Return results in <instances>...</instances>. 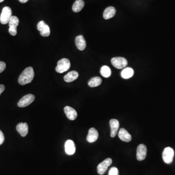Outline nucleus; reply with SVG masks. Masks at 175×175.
Instances as JSON below:
<instances>
[{
    "label": "nucleus",
    "instance_id": "nucleus-4",
    "mask_svg": "<svg viewBox=\"0 0 175 175\" xmlns=\"http://www.w3.org/2000/svg\"><path fill=\"white\" fill-rule=\"evenodd\" d=\"M174 156V151L172 148L167 147L164 148L162 153V159L167 164H170L173 161Z\"/></svg>",
    "mask_w": 175,
    "mask_h": 175
},
{
    "label": "nucleus",
    "instance_id": "nucleus-14",
    "mask_svg": "<svg viewBox=\"0 0 175 175\" xmlns=\"http://www.w3.org/2000/svg\"><path fill=\"white\" fill-rule=\"evenodd\" d=\"M16 129L22 137H25L28 132V126L26 122H20L17 126Z\"/></svg>",
    "mask_w": 175,
    "mask_h": 175
},
{
    "label": "nucleus",
    "instance_id": "nucleus-19",
    "mask_svg": "<svg viewBox=\"0 0 175 175\" xmlns=\"http://www.w3.org/2000/svg\"><path fill=\"white\" fill-rule=\"evenodd\" d=\"M78 76V72L72 71L68 72L67 74H66L64 77V80L66 82H72L76 80Z\"/></svg>",
    "mask_w": 175,
    "mask_h": 175
},
{
    "label": "nucleus",
    "instance_id": "nucleus-7",
    "mask_svg": "<svg viewBox=\"0 0 175 175\" xmlns=\"http://www.w3.org/2000/svg\"><path fill=\"white\" fill-rule=\"evenodd\" d=\"M35 96L32 94H28L23 96L18 103V106L24 108L30 105L34 101Z\"/></svg>",
    "mask_w": 175,
    "mask_h": 175
},
{
    "label": "nucleus",
    "instance_id": "nucleus-26",
    "mask_svg": "<svg viewBox=\"0 0 175 175\" xmlns=\"http://www.w3.org/2000/svg\"><path fill=\"white\" fill-rule=\"evenodd\" d=\"M4 136L2 131L0 130V145H1L4 142Z\"/></svg>",
    "mask_w": 175,
    "mask_h": 175
},
{
    "label": "nucleus",
    "instance_id": "nucleus-12",
    "mask_svg": "<svg viewBox=\"0 0 175 175\" xmlns=\"http://www.w3.org/2000/svg\"><path fill=\"white\" fill-rule=\"evenodd\" d=\"M64 111L67 118L70 120H74L78 117L77 111L71 107L66 106L64 108Z\"/></svg>",
    "mask_w": 175,
    "mask_h": 175
},
{
    "label": "nucleus",
    "instance_id": "nucleus-20",
    "mask_svg": "<svg viewBox=\"0 0 175 175\" xmlns=\"http://www.w3.org/2000/svg\"><path fill=\"white\" fill-rule=\"evenodd\" d=\"M84 4L83 0H76L72 6V11L75 13L80 12L84 7Z\"/></svg>",
    "mask_w": 175,
    "mask_h": 175
},
{
    "label": "nucleus",
    "instance_id": "nucleus-1",
    "mask_svg": "<svg viewBox=\"0 0 175 175\" xmlns=\"http://www.w3.org/2000/svg\"><path fill=\"white\" fill-rule=\"evenodd\" d=\"M35 73L33 68L28 67L21 73L18 78V82L21 85H25L32 82Z\"/></svg>",
    "mask_w": 175,
    "mask_h": 175
},
{
    "label": "nucleus",
    "instance_id": "nucleus-27",
    "mask_svg": "<svg viewBox=\"0 0 175 175\" xmlns=\"http://www.w3.org/2000/svg\"><path fill=\"white\" fill-rule=\"evenodd\" d=\"M4 90H5L4 86L2 84L0 85V95L4 91Z\"/></svg>",
    "mask_w": 175,
    "mask_h": 175
},
{
    "label": "nucleus",
    "instance_id": "nucleus-10",
    "mask_svg": "<svg viewBox=\"0 0 175 175\" xmlns=\"http://www.w3.org/2000/svg\"><path fill=\"white\" fill-rule=\"evenodd\" d=\"M147 148L144 144H140L137 149V159L139 161H142L146 159L147 154Z\"/></svg>",
    "mask_w": 175,
    "mask_h": 175
},
{
    "label": "nucleus",
    "instance_id": "nucleus-18",
    "mask_svg": "<svg viewBox=\"0 0 175 175\" xmlns=\"http://www.w3.org/2000/svg\"><path fill=\"white\" fill-rule=\"evenodd\" d=\"M116 13V9L113 7H108L103 13V18L105 20H108L113 17Z\"/></svg>",
    "mask_w": 175,
    "mask_h": 175
},
{
    "label": "nucleus",
    "instance_id": "nucleus-13",
    "mask_svg": "<svg viewBox=\"0 0 175 175\" xmlns=\"http://www.w3.org/2000/svg\"><path fill=\"white\" fill-rule=\"evenodd\" d=\"M98 138V132L94 128H92L89 130V132L87 137V140L88 142H93L96 141Z\"/></svg>",
    "mask_w": 175,
    "mask_h": 175
},
{
    "label": "nucleus",
    "instance_id": "nucleus-3",
    "mask_svg": "<svg viewBox=\"0 0 175 175\" xmlns=\"http://www.w3.org/2000/svg\"><path fill=\"white\" fill-rule=\"evenodd\" d=\"M12 10L9 7H6L3 8L1 14L0 16V22L2 24L9 23L12 17Z\"/></svg>",
    "mask_w": 175,
    "mask_h": 175
},
{
    "label": "nucleus",
    "instance_id": "nucleus-16",
    "mask_svg": "<svg viewBox=\"0 0 175 175\" xmlns=\"http://www.w3.org/2000/svg\"><path fill=\"white\" fill-rule=\"evenodd\" d=\"M118 136L122 141L125 142H129L132 139L131 135L124 128H121L120 129L119 132L118 133Z\"/></svg>",
    "mask_w": 175,
    "mask_h": 175
},
{
    "label": "nucleus",
    "instance_id": "nucleus-24",
    "mask_svg": "<svg viewBox=\"0 0 175 175\" xmlns=\"http://www.w3.org/2000/svg\"><path fill=\"white\" fill-rule=\"evenodd\" d=\"M119 172H118V169L115 167L111 168V169L109 170L108 175H118Z\"/></svg>",
    "mask_w": 175,
    "mask_h": 175
},
{
    "label": "nucleus",
    "instance_id": "nucleus-21",
    "mask_svg": "<svg viewBox=\"0 0 175 175\" xmlns=\"http://www.w3.org/2000/svg\"><path fill=\"white\" fill-rule=\"evenodd\" d=\"M102 79L100 77H96L92 78L88 82V85L90 87L93 88L98 86L102 83Z\"/></svg>",
    "mask_w": 175,
    "mask_h": 175
},
{
    "label": "nucleus",
    "instance_id": "nucleus-25",
    "mask_svg": "<svg viewBox=\"0 0 175 175\" xmlns=\"http://www.w3.org/2000/svg\"><path fill=\"white\" fill-rule=\"evenodd\" d=\"M6 68V63L3 61H0V73H2Z\"/></svg>",
    "mask_w": 175,
    "mask_h": 175
},
{
    "label": "nucleus",
    "instance_id": "nucleus-5",
    "mask_svg": "<svg viewBox=\"0 0 175 175\" xmlns=\"http://www.w3.org/2000/svg\"><path fill=\"white\" fill-rule=\"evenodd\" d=\"M9 33L13 36H15L17 34L18 25H19V20L17 17L12 16L10 21L9 22Z\"/></svg>",
    "mask_w": 175,
    "mask_h": 175
},
{
    "label": "nucleus",
    "instance_id": "nucleus-2",
    "mask_svg": "<svg viewBox=\"0 0 175 175\" xmlns=\"http://www.w3.org/2000/svg\"><path fill=\"white\" fill-rule=\"evenodd\" d=\"M70 67L71 63L69 59L66 58H62L58 62L56 71L57 72L62 73L67 71L70 69Z\"/></svg>",
    "mask_w": 175,
    "mask_h": 175
},
{
    "label": "nucleus",
    "instance_id": "nucleus-29",
    "mask_svg": "<svg viewBox=\"0 0 175 175\" xmlns=\"http://www.w3.org/2000/svg\"><path fill=\"white\" fill-rule=\"evenodd\" d=\"M4 0H0V3L1 2H2L4 1Z\"/></svg>",
    "mask_w": 175,
    "mask_h": 175
},
{
    "label": "nucleus",
    "instance_id": "nucleus-9",
    "mask_svg": "<svg viewBox=\"0 0 175 175\" xmlns=\"http://www.w3.org/2000/svg\"><path fill=\"white\" fill-rule=\"evenodd\" d=\"M112 159L108 158L104 160L102 162L100 163L97 168L98 173L101 175L105 174V172H106V171L107 170L108 166L112 164Z\"/></svg>",
    "mask_w": 175,
    "mask_h": 175
},
{
    "label": "nucleus",
    "instance_id": "nucleus-6",
    "mask_svg": "<svg viewBox=\"0 0 175 175\" xmlns=\"http://www.w3.org/2000/svg\"><path fill=\"white\" fill-rule=\"evenodd\" d=\"M111 62L114 67L118 69H123L128 65L127 59L122 57L113 58L111 60Z\"/></svg>",
    "mask_w": 175,
    "mask_h": 175
},
{
    "label": "nucleus",
    "instance_id": "nucleus-17",
    "mask_svg": "<svg viewBox=\"0 0 175 175\" xmlns=\"http://www.w3.org/2000/svg\"><path fill=\"white\" fill-rule=\"evenodd\" d=\"M75 42L78 49L80 51L84 50L86 47V42L84 38L82 35H79L76 38Z\"/></svg>",
    "mask_w": 175,
    "mask_h": 175
},
{
    "label": "nucleus",
    "instance_id": "nucleus-28",
    "mask_svg": "<svg viewBox=\"0 0 175 175\" xmlns=\"http://www.w3.org/2000/svg\"><path fill=\"white\" fill-rule=\"evenodd\" d=\"M19 1L21 3H24L28 2V0H19Z\"/></svg>",
    "mask_w": 175,
    "mask_h": 175
},
{
    "label": "nucleus",
    "instance_id": "nucleus-15",
    "mask_svg": "<svg viewBox=\"0 0 175 175\" xmlns=\"http://www.w3.org/2000/svg\"><path fill=\"white\" fill-rule=\"evenodd\" d=\"M109 124L111 128V137L113 138L117 134V131L119 128V122L117 120L112 119L109 121Z\"/></svg>",
    "mask_w": 175,
    "mask_h": 175
},
{
    "label": "nucleus",
    "instance_id": "nucleus-23",
    "mask_svg": "<svg viewBox=\"0 0 175 175\" xmlns=\"http://www.w3.org/2000/svg\"><path fill=\"white\" fill-rule=\"evenodd\" d=\"M100 73L104 78H109L111 76V70L107 66H103L102 68H101Z\"/></svg>",
    "mask_w": 175,
    "mask_h": 175
},
{
    "label": "nucleus",
    "instance_id": "nucleus-11",
    "mask_svg": "<svg viewBox=\"0 0 175 175\" xmlns=\"http://www.w3.org/2000/svg\"><path fill=\"white\" fill-rule=\"evenodd\" d=\"M76 146L72 140H68L65 143V150L68 155H72L76 152Z\"/></svg>",
    "mask_w": 175,
    "mask_h": 175
},
{
    "label": "nucleus",
    "instance_id": "nucleus-8",
    "mask_svg": "<svg viewBox=\"0 0 175 175\" xmlns=\"http://www.w3.org/2000/svg\"><path fill=\"white\" fill-rule=\"evenodd\" d=\"M37 29L41 34L42 36L43 37H47L49 36L50 35V29L49 26L45 23L44 21H40L38 23Z\"/></svg>",
    "mask_w": 175,
    "mask_h": 175
},
{
    "label": "nucleus",
    "instance_id": "nucleus-22",
    "mask_svg": "<svg viewBox=\"0 0 175 175\" xmlns=\"http://www.w3.org/2000/svg\"><path fill=\"white\" fill-rule=\"evenodd\" d=\"M133 70L131 68H126L121 72L122 77L124 79L130 78L133 76Z\"/></svg>",
    "mask_w": 175,
    "mask_h": 175
}]
</instances>
